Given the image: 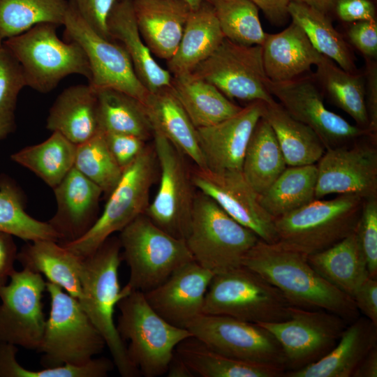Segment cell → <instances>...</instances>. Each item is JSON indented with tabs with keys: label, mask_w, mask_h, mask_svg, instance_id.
I'll use <instances>...</instances> for the list:
<instances>
[{
	"label": "cell",
	"mask_w": 377,
	"mask_h": 377,
	"mask_svg": "<svg viewBox=\"0 0 377 377\" xmlns=\"http://www.w3.org/2000/svg\"><path fill=\"white\" fill-rule=\"evenodd\" d=\"M242 265L278 288L292 306L325 310L348 323L360 316L353 299L325 280L309 263L307 255L279 242L259 239Z\"/></svg>",
	"instance_id": "cell-1"
},
{
	"label": "cell",
	"mask_w": 377,
	"mask_h": 377,
	"mask_svg": "<svg viewBox=\"0 0 377 377\" xmlns=\"http://www.w3.org/2000/svg\"><path fill=\"white\" fill-rule=\"evenodd\" d=\"M121 251L119 239L110 237L93 253L83 258L78 301L103 337L119 374L137 377L141 374L131 361L114 321L118 302L132 290L127 285L122 288L119 285Z\"/></svg>",
	"instance_id": "cell-2"
},
{
	"label": "cell",
	"mask_w": 377,
	"mask_h": 377,
	"mask_svg": "<svg viewBox=\"0 0 377 377\" xmlns=\"http://www.w3.org/2000/svg\"><path fill=\"white\" fill-rule=\"evenodd\" d=\"M117 307V332L126 346L132 363L145 377L166 374L176 346L192 337L186 328L172 325L148 303L144 293L131 290Z\"/></svg>",
	"instance_id": "cell-3"
},
{
	"label": "cell",
	"mask_w": 377,
	"mask_h": 377,
	"mask_svg": "<svg viewBox=\"0 0 377 377\" xmlns=\"http://www.w3.org/2000/svg\"><path fill=\"white\" fill-rule=\"evenodd\" d=\"M58 25L38 24L26 31L3 40V45L22 67L27 87L45 94L66 77L77 74L90 79L87 57L79 44L61 40Z\"/></svg>",
	"instance_id": "cell-4"
},
{
	"label": "cell",
	"mask_w": 377,
	"mask_h": 377,
	"mask_svg": "<svg viewBox=\"0 0 377 377\" xmlns=\"http://www.w3.org/2000/svg\"><path fill=\"white\" fill-rule=\"evenodd\" d=\"M364 200L352 193L314 199L274 219L278 242L306 255L325 250L355 231Z\"/></svg>",
	"instance_id": "cell-5"
},
{
	"label": "cell",
	"mask_w": 377,
	"mask_h": 377,
	"mask_svg": "<svg viewBox=\"0 0 377 377\" xmlns=\"http://www.w3.org/2000/svg\"><path fill=\"white\" fill-rule=\"evenodd\" d=\"M50 310L38 352L43 368L82 365L100 354L105 341L79 301L61 286L46 281Z\"/></svg>",
	"instance_id": "cell-6"
},
{
	"label": "cell",
	"mask_w": 377,
	"mask_h": 377,
	"mask_svg": "<svg viewBox=\"0 0 377 377\" xmlns=\"http://www.w3.org/2000/svg\"><path fill=\"white\" fill-rule=\"evenodd\" d=\"M291 306L278 288L242 265L214 275L202 313L227 316L258 324L288 319Z\"/></svg>",
	"instance_id": "cell-7"
},
{
	"label": "cell",
	"mask_w": 377,
	"mask_h": 377,
	"mask_svg": "<svg viewBox=\"0 0 377 377\" xmlns=\"http://www.w3.org/2000/svg\"><path fill=\"white\" fill-rule=\"evenodd\" d=\"M119 232L121 258L129 268L126 285L132 290L146 293L194 260L185 239L168 234L145 214Z\"/></svg>",
	"instance_id": "cell-8"
},
{
	"label": "cell",
	"mask_w": 377,
	"mask_h": 377,
	"mask_svg": "<svg viewBox=\"0 0 377 377\" xmlns=\"http://www.w3.org/2000/svg\"><path fill=\"white\" fill-rule=\"evenodd\" d=\"M260 239L226 213L212 199L195 195L185 239L193 260L214 274L242 266Z\"/></svg>",
	"instance_id": "cell-9"
},
{
	"label": "cell",
	"mask_w": 377,
	"mask_h": 377,
	"mask_svg": "<svg viewBox=\"0 0 377 377\" xmlns=\"http://www.w3.org/2000/svg\"><path fill=\"white\" fill-rule=\"evenodd\" d=\"M156 163L154 150L146 146L124 170L92 227L77 239L61 244L84 258L114 232H120L136 217L145 214L149 205V192L156 177Z\"/></svg>",
	"instance_id": "cell-10"
},
{
	"label": "cell",
	"mask_w": 377,
	"mask_h": 377,
	"mask_svg": "<svg viewBox=\"0 0 377 377\" xmlns=\"http://www.w3.org/2000/svg\"><path fill=\"white\" fill-rule=\"evenodd\" d=\"M63 25L68 40L79 44L87 57L91 72L89 84L93 88L118 90L145 105L150 92L137 76L126 50L119 43L98 35L73 0L68 1Z\"/></svg>",
	"instance_id": "cell-11"
},
{
	"label": "cell",
	"mask_w": 377,
	"mask_h": 377,
	"mask_svg": "<svg viewBox=\"0 0 377 377\" xmlns=\"http://www.w3.org/2000/svg\"><path fill=\"white\" fill-rule=\"evenodd\" d=\"M192 337L212 350L235 359L288 371L283 349L261 325L230 316L201 314L186 327Z\"/></svg>",
	"instance_id": "cell-12"
},
{
	"label": "cell",
	"mask_w": 377,
	"mask_h": 377,
	"mask_svg": "<svg viewBox=\"0 0 377 377\" xmlns=\"http://www.w3.org/2000/svg\"><path fill=\"white\" fill-rule=\"evenodd\" d=\"M216 87L230 100L269 103L261 45H244L224 38L191 73Z\"/></svg>",
	"instance_id": "cell-13"
},
{
	"label": "cell",
	"mask_w": 377,
	"mask_h": 377,
	"mask_svg": "<svg viewBox=\"0 0 377 377\" xmlns=\"http://www.w3.org/2000/svg\"><path fill=\"white\" fill-rule=\"evenodd\" d=\"M153 138L161 179L145 214L168 234L185 239L195 198L191 176L184 154L159 132L154 131Z\"/></svg>",
	"instance_id": "cell-14"
},
{
	"label": "cell",
	"mask_w": 377,
	"mask_h": 377,
	"mask_svg": "<svg viewBox=\"0 0 377 377\" xmlns=\"http://www.w3.org/2000/svg\"><path fill=\"white\" fill-rule=\"evenodd\" d=\"M258 324L269 331L281 345L288 371L323 357L337 345L349 323L325 310L291 306L288 319Z\"/></svg>",
	"instance_id": "cell-15"
},
{
	"label": "cell",
	"mask_w": 377,
	"mask_h": 377,
	"mask_svg": "<svg viewBox=\"0 0 377 377\" xmlns=\"http://www.w3.org/2000/svg\"><path fill=\"white\" fill-rule=\"evenodd\" d=\"M265 85L290 116L317 134L326 149L370 137L367 130L350 124L325 107L323 94L313 74L284 82H272L267 78Z\"/></svg>",
	"instance_id": "cell-16"
},
{
	"label": "cell",
	"mask_w": 377,
	"mask_h": 377,
	"mask_svg": "<svg viewBox=\"0 0 377 377\" xmlns=\"http://www.w3.org/2000/svg\"><path fill=\"white\" fill-rule=\"evenodd\" d=\"M46 281L42 275L23 268L0 287V343L38 351L45 318L43 297Z\"/></svg>",
	"instance_id": "cell-17"
},
{
	"label": "cell",
	"mask_w": 377,
	"mask_h": 377,
	"mask_svg": "<svg viewBox=\"0 0 377 377\" xmlns=\"http://www.w3.org/2000/svg\"><path fill=\"white\" fill-rule=\"evenodd\" d=\"M359 139L326 149L316 164L315 199L333 193L377 197L376 142Z\"/></svg>",
	"instance_id": "cell-18"
},
{
	"label": "cell",
	"mask_w": 377,
	"mask_h": 377,
	"mask_svg": "<svg viewBox=\"0 0 377 377\" xmlns=\"http://www.w3.org/2000/svg\"><path fill=\"white\" fill-rule=\"evenodd\" d=\"M191 176L194 187L260 239L267 243L278 242L274 218L260 205L258 194L249 184L242 171L214 172L196 167Z\"/></svg>",
	"instance_id": "cell-19"
},
{
	"label": "cell",
	"mask_w": 377,
	"mask_h": 377,
	"mask_svg": "<svg viewBox=\"0 0 377 377\" xmlns=\"http://www.w3.org/2000/svg\"><path fill=\"white\" fill-rule=\"evenodd\" d=\"M214 274L192 260L144 294L149 305L162 318L172 325L186 328L202 314L205 295Z\"/></svg>",
	"instance_id": "cell-20"
},
{
	"label": "cell",
	"mask_w": 377,
	"mask_h": 377,
	"mask_svg": "<svg viewBox=\"0 0 377 377\" xmlns=\"http://www.w3.org/2000/svg\"><path fill=\"white\" fill-rule=\"evenodd\" d=\"M265 103H249L235 115L212 126L196 128L206 168L214 171L242 170L253 131L263 117Z\"/></svg>",
	"instance_id": "cell-21"
},
{
	"label": "cell",
	"mask_w": 377,
	"mask_h": 377,
	"mask_svg": "<svg viewBox=\"0 0 377 377\" xmlns=\"http://www.w3.org/2000/svg\"><path fill=\"white\" fill-rule=\"evenodd\" d=\"M57 210L48 223L66 244L84 235L97 220L103 191L74 167L53 188Z\"/></svg>",
	"instance_id": "cell-22"
},
{
	"label": "cell",
	"mask_w": 377,
	"mask_h": 377,
	"mask_svg": "<svg viewBox=\"0 0 377 377\" xmlns=\"http://www.w3.org/2000/svg\"><path fill=\"white\" fill-rule=\"evenodd\" d=\"M132 3L139 32L151 54L169 60L192 8L184 0H132Z\"/></svg>",
	"instance_id": "cell-23"
},
{
	"label": "cell",
	"mask_w": 377,
	"mask_h": 377,
	"mask_svg": "<svg viewBox=\"0 0 377 377\" xmlns=\"http://www.w3.org/2000/svg\"><path fill=\"white\" fill-rule=\"evenodd\" d=\"M108 29L111 40L126 50L137 76L150 93L171 86L172 75L156 62L139 32L132 0H117Z\"/></svg>",
	"instance_id": "cell-24"
},
{
	"label": "cell",
	"mask_w": 377,
	"mask_h": 377,
	"mask_svg": "<svg viewBox=\"0 0 377 377\" xmlns=\"http://www.w3.org/2000/svg\"><path fill=\"white\" fill-rule=\"evenodd\" d=\"M377 346V325L365 316L349 323L337 345L317 362L283 377H352L367 354Z\"/></svg>",
	"instance_id": "cell-25"
},
{
	"label": "cell",
	"mask_w": 377,
	"mask_h": 377,
	"mask_svg": "<svg viewBox=\"0 0 377 377\" xmlns=\"http://www.w3.org/2000/svg\"><path fill=\"white\" fill-rule=\"evenodd\" d=\"M261 47L265 72L272 82L288 81L306 74L322 56L293 22L279 33L266 34Z\"/></svg>",
	"instance_id": "cell-26"
},
{
	"label": "cell",
	"mask_w": 377,
	"mask_h": 377,
	"mask_svg": "<svg viewBox=\"0 0 377 377\" xmlns=\"http://www.w3.org/2000/svg\"><path fill=\"white\" fill-rule=\"evenodd\" d=\"M46 128L76 145L93 137L99 131L96 89L89 84L65 89L50 109Z\"/></svg>",
	"instance_id": "cell-27"
},
{
	"label": "cell",
	"mask_w": 377,
	"mask_h": 377,
	"mask_svg": "<svg viewBox=\"0 0 377 377\" xmlns=\"http://www.w3.org/2000/svg\"><path fill=\"white\" fill-rule=\"evenodd\" d=\"M224 38L212 6L204 0L191 8L179 46L167 61L168 71L174 77L190 74Z\"/></svg>",
	"instance_id": "cell-28"
},
{
	"label": "cell",
	"mask_w": 377,
	"mask_h": 377,
	"mask_svg": "<svg viewBox=\"0 0 377 377\" xmlns=\"http://www.w3.org/2000/svg\"><path fill=\"white\" fill-rule=\"evenodd\" d=\"M153 130L165 136L199 168H206L196 128L171 86L150 93L145 104Z\"/></svg>",
	"instance_id": "cell-29"
},
{
	"label": "cell",
	"mask_w": 377,
	"mask_h": 377,
	"mask_svg": "<svg viewBox=\"0 0 377 377\" xmlns=\"http://www.w3.org/2000/svg\"><path fill=\"white\" fill-rule=\"evenodd\" d=\"M83 258L53 240L28 242L17 253L23 268L43 274L77 300L81 297Z\"/></svg>",
	"instance_id": "cell-30"
},
{
	"label": "cell",
	"mask_w": 377,
	"mask_h": 377,
	"mask_svg": "<svg viewBox=\"0 0 377 377\" xmlns=\"http://www.w3.org/2000/svg\"><path fill=\"white\" fill-rule=\"evenodd\" d=\"M263 117L272 127L287 166L316 164L326 149L317 134L275 99L265 103Z\"/></svg>",
	"instance_id": "cell-31"
},
{
	"label": "cell",
	"mask_w": 377,
	"mask_h": 377,
	"mask_svg": "<svg viewBox=\"0 0 377 377\" xmlns=\"http://www.w3.org/2000/svg\"><path fill=\"white\" fill-rule=\"evenodd\" d=\"M307 260L325 280L352 298L369 276L355 231L325 250L307 255Z\"/></svg>",
	"instance_id": "cell-32"
},
{
	"label": "cell",
	"mask_w": 377,
	"mask_h": 377,
	"mask_svg": "<svg viewBox=\"0 0 377 377\" xmlns=\"http://www.w3.org/2000/svg\"><path fill=\"white\" fill-rule=\"evenodd\" d=\"M171 89L195 128L217 124L242 108L213 84L191 73L172 76Z\"/></svg>",
	"instance_id": "cell-33"
},
{
	"label": "cell",
	"mask_w": 377,
	"mask_h": 377,
	"mask_svg": "<svg viewBox=\"0 0 377 377\" xmlns=\"http://www.w3.org/2000/svg\"><path fill=\"white\" fill-rule=\"evenodd\" d=\"M175 354L200 377H283L285 371L219 353L194 337L180 342Z\"/></svg>",
	"instance_id": "cell-34"
},
{
	"label": "cell",
	"mask_w": 377,
	"mask_h": 377,
	"mask_svg": "<svg viewBox=\"0 0 377 377\" xmlns=\"http://www.w3.org/2000/svg\"><path fill=\"white\" fill-rule=\"evenodd\" d=\"M315 66L313 75L323 94L352 117L357 126L369 132L364 71H346L323 55Z\"/></svg>",
	"instance_id": "cell-35"
},
{
	"label": "cell",
	"mask_w": 377,
	"mask_h": 377,
	"mask_svg": "<svg viewBox=\"0 0 377 377\" xmlns=\"http://www.w3.org/2000/svg\"><path fill=\"white\" fill-rule=\"evenodd\" d=\"M288 13L292 22L301 27L320 54L332 60L346 71H359L352 47L343 35L333 27L328 15L304 3L293 1L288 6Z\"/></svg>",
	"instance_id": "cell-36"
},
{
	"label": "cell",
	"mask_w": 377,
	"mask_h": 377,
	"mask_svg": "<svg viewBox=\"0 0 377 377\" xmlns=\"http://www.w3.org/2000/svg\"><path fill=\"white\" fill-rule=\"evenodd\" d=\"M99 131L127 134L147 140L154 130L146 106L138 99L112 89H95Z\"/></svg>",
	"instance_id": "cell-37"
},
{
	"label": "cell",
	"mask_w": 377,
	"mask_h": 377,
	"mask_svg": "<svg viewBox=\"0 0 377 377\" xmlns=\"http://www.w3.org/2000/svg\"><path fill=\"white\" fill-rule=\"evenodd\" d=\"M287 165L274 133L262 117L256 124L244 155L242 173L251 188L263 193Z\"/></svg>",
	"instance_id": "cell-38"
},
{
	"label": "cell",
	"mask_w": 377,
	"mask_h": 377,
	"mask_svg": "<svg viewBox=\"0 0 377 377\" xmlns=\"http://www.w3.org/2000/svg\"><path fill=\"white\" fill-rule=\"evenodd\" d=\"M76 145L58 132L43 142L10 155L11 160L34 172L52 189L74 167Z\"/></svg>",
	"instance_id": "cell-39"
},
{
	"label": "cell",
	"mask_w": 377,
	"mask_h": 377,
	"mask_svg": "<svg viewBox=\"0 0 377 377\" xmlns=\"http://www.w3.org/2000/svg\"><path fill=\"white\" fill-rule=\"evenodd\" d=\"M316 180V164L287 166L258 200L274 219L313 200Z\"/></svg>",
	"instance_id": "cell-40"
},
{
	"label": "cell",
	"mask_w": 377,
	"mask_h": 377,
	"mask_svg": "<svg viewBox=\"0 0 377 377\" xmlns=\"http://www.w3.org/2000/svg\"><path fill=\"white\" fill-rule=\"evenodd\" d=\"M25 196L10 177L0 175V231L27 242L59 241V237L48 222L38 221L25 210Z\"/></svg>",
	"instance_id": "cell-41"
},
{
	"label": "cell",
	"mask_w": 377,
	"mask_h": 377,
	"mask_svg": "<svg viewBox=\"0 0 377 377\" xmlns=\"http://www.w3.org/2000/svg\"><path fill=\"white\" fill-rule=\"evenodd\" d=\"M66 0H0V35L6 39L40 23L63 25Z\"/></svg>",
	"instance_id": "cell-42"
},
{
	"label": "cell",
	"mask_w": 377,
	"mask_h": 377,
	"mask_svg": "<svg viewBox=\"0 0 377 377\" xmlns=\"http://www.w3.org/2000/svg\"><path fill=\"white\" fill-rule=\"evenodd\" d=\"M212 6L225 38L244 45H261L266 34L258 8L250 0H206Z\"/></svg>",
	"instance_id": "cell-43"
},
{
	"label": "cell",
	"mask_w": 377,
	"mask_h": 377,
	"mask_svg": "<svg viewBox=\"0 0 377 377\" xmlns=\"http://www.w3.org/2000/svg\"><path fill=\"white\" fill-rule=\"evenodd\" d=\"M74 168L107 195L115 187L124 171L112 155L101 131L76 145Z\"/></svg>",
	"instance_id": "cell-44"
},
{
	"label": "cell",
	"mask_w": 377,
	"mask_h": 377,
	"mask_svg": "<svg viewBox=\"0 0 377 377\" xmlns=\"http://www.w3.org/2000/svg\"><path fill=\"white\" fill-rule=\"evenodd\" d=\"M17 346L0 343V377H105L114 366L110 360L100 357L82 365L65 364L32 371L17 362Z\"/></svg>",
	"instance_id": "cell-45"
},
{
	"label": "cell",
	"mask_w": 377,
	"mask_h": 377,
	"mask_svg": "<svg viewBox=\"0 0 377 377\" xmlns=\"http://www.w3.org/2000/svg\"><path fill=\"white\" fill-rule=\"evenodd\" d=\"M24 87L21 66L3 44L0 48V141L15 130L17 98Z\"/></svg>",
	"instance_id": "cell-46"
},
{
	"label": "cell",
	"mask_w": 377,
	"mask_h": 377,
	"mask_svg": "<svg viewBox=\"0 0 377 377\" xmlns=\"http://www.w3.org/2000/svg\"><path fill=\"white\" fill-rule=\"evenodd\" d=\"M355 234L369 275L377 278V197L364 199Z\"/></svg>",
	"instance_id": "cell-47"
},
{
	"label": "cell",
	"mask_w": 377,
	"mask_h": 377,
	"mask_svg": "<svg viewBox=\"0 0 377 377\" xmlns=\"http://www.w3.org/2000/svg\"><path fill=\"white\" fill-rule=\"evenodd\" d=\"M345 39L358 50L364 59H377V21L362 20L348 24Z\"/></svg>",
	"instance_id": "cell-48"
},
{
	"label": "cell",
	"mask_w": 377,
	"mask_h": 377,
	"mask_svg": "<svg viewBox=\"0 0 377 377\" xmlns=\"http://www.w3.org/2000/svg\"><path fill=\"white\" fill-rule=\"evenodd\" d=\"M104 134L112 155L123 170L135 161L146 147L145 140L134 135L112 133Z\"/></svg>",
	"instance_id": "cell-49"
},
{
	"label": "cell",
	"mask_w": 377,
	"mask_h": 377,
	"mask_svg": "<svg viewBox=\"0 0 377 377\" xmlns=\"http://www.w3.org/2000/svg\"><path fill=\"white\" fill-rule=\"evenodd\" d=\"M73 1L89 25L103 38L111 40L108 29V19L117 0Z\"/></svg>",
	"instance_id": "cell-50"
},
{
	"label": "cell",
	"mask_w": 377,
	"mask_h": 377,
	"mask_svg": "<svg viewBox=\"0 0 377 377\" xmlns=\"http://www.w3.org/2000/svg\"><path fill=\"white\" fill-rule=\"evenodd\" d=\"M365 105L369 119L368 131L372 140H377V61L364 59Z\"/></svg>",
	"instance_id": "cell-51"
},
{
	"label": "cell",
	"mask_w": 377,
	"mask_h": 377,
	"mask_svg": "<svg viewBox=\"0 0 377 377\" xmlns=\"http://www.w3.org/2000/svg\"><path fill=\"white\" fill-rule=\"evenodd\" d=\"M332 11L346 24L376 20V8L371 0H334Z\"/></svg>",
	"instance_id": "cell-52"
},
{
	"label": "cell",
	"mask_w": 377,
	"mask_h": 377,
	"mask_svg": "<svg viewBox=\"0 0 377 377\" xmlns=\"http://www.w3.org/2000/svg\"><path fill=\"white\" fill-rule=\"evenodd\" d=\"M353 299L359 312L377 325V278L369 275L357 287Z\"/></svg>",
	"instance_id": "cell-53"
},
{
	"label": "cell",
	"mask_w": 377,
	"mask_h": 377,
	"mask_svg": "<svg viewBox=\"0 0 377 377\" xmlns=\"http://www.w3.org/2000/svg\"><path fill=\"white\" fill-rule=\"evenodd\" d=\"M17 253L13 236L0 231V287L7 283L15 271L14 265L17 260Z\"/></svg>",
	"instance_id": "cell-54"
},
{
	"label": "cell",
	"mask_w": 377,
	"mask_h": 377,
	"mask_svg": "<svg viewBox=\"0 0 377 377\" xmlns=\"http://www.w3.org/2000/svg\"><path fill=\"white\" fill-rule=\"evenodd\" d=\"M260 9L267 20L275 26H282L290 17L288 6L291 0H250Z\"/></svg>",
	"instance_id": "cell-55"
},
{
	"label": "cell",
	"mask_w": 377,
	"mask_h": 377,
	"mask_svg": "<svg viewBox=\"0 0 377 377\" xmlns=\"http://www.w3.org/2000/svg\"><path fill=\"white\" fill-rule=\"evenodd\" d=\"M377 376V346L374 347L362 359L352 377Z\"/></svg>",
	"instance_id": "cell-56"
},
{
	"label": "cell",
	"mask_w": 377,
	"mask_h": 377,
	"mask_svg": "<svg viewBox=\"0 0 377 377\" xmlns=\"http://www.w3.org/2000/svg\"><path fill=\"white\" fill-rule=\"evenodd\" d=\"M166 374L168 377L194 376L187 365L175 353L169 364Z\"/></svg>",
	"instance_id": "cell-57"
},
{
	"label": "cell",
	"mask_w": 377,
	"mask_h": 377,
	"mask_svg": "<svg viewBox=\"0 0 377 377\" xmlns=\"http://www.w3.org/2000/svg\"><path fill=\"white\" fill-rule=\"evenodd\" d=\"M304 3L327 15L331 13L334 0H291Z\"/></svg>",
	"instance_id": "cell-58"
},
{
	"label": "cell",
	"mask_w": 377,
	"mask_h": 377,
	"mask_svg": "<svg viewBox=\"0 0 377 377\" xmlns=\"http://www.w3.org/2000/svg\"><path fill=\"white\" fill-rule=\"evenodd\" d=\"M186 1L192 8L198 6L204 0H184Z\"/></svg>",
	"instance_id": "cell-59"
},
{
	"label": "cell",
	"mask_w": 377,
	"mask_h": 377,
	"mask_svg": "<svg viewBox=\"0 0 377 377\" xmlns=\"http://www.w3.org/2000/svg\"><path fill=\"white\" fill-rule=\"evenodd\" d=\"M3 43V39L0 35V48L2 47Z\"/></svg>",
	"instance_id": "cell-60"
}]
</instances>
